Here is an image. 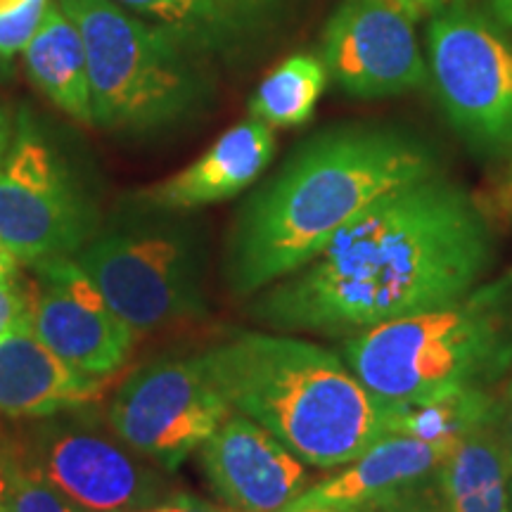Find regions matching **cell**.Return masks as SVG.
Instances as JSON below:
<instances>
[{
    "label": "cell",
    "instance_id": "obj_1",
    "mask_svg": "<svg viewBox=\"0 0 512 512\" xmlns=\"http://www.w3.org/2000/svg\"><path fill=\"white\" fill-rule=\"evenodd\" d=\"M491 256L482 209L434 174L361 211L311 264L273 283L254 316L280 330L358 335L460 302Z\"/></svg>",
    "mask_w": 512,
    "mask_h": 512
},
{
    "label": "cell",
    "instance_id": "obj_2",
    "mask_svg": "<svg viewBox=\"0 0 512 512\" xmlns=\"http://www.w3.org/2000/svg\"><path fill=\"white\" fill-rule=\"evenodd\" d=\"M434 174L430 147L394 128L320 133L242 209L228 259L233 290L249 294L297 273L370 204Z\"/></svg>",
    "mask_w": 512,
    "mask_h": 512
},
{
    "label": "cell",
    "instance_id": "obj_3",
    "mask_svg": "<svg viewBox=\"0 0 512 512\" xmlns=\"http://www.w3.org/2000/svg\"><path fill=\"white\" fill-rule=\"evenodd\" d=\"M200 363L233 411L304 465H349L389 434L387 403L342 358L311 342L245 332L204 351Z\"/></svg>",
    "mask_w": 512,
    "mask_h": 512
},
{
    "label": "cell",
    "instance_id": "obj_4",
    "mask_svg": "<svg viewBox=\"0 0 512 512\" xmlns=\"http://www.w3.org/2000/svg\"><path fill=\"white\" fill-rule=\"evenodd\" d=\"M344 363L384 403L486 387L512 366V323L501 287L382 323L344 342Z\"/></svg>",
    "mask_w": 512,
    "mask_h": 512
},
{
    "label": "cell",
    "instance_id": "obj_5",
    "mask_svg": "<svg viewBox=\"0 0 512 512\" xmlns=\"http://www.w3.org/2000/svg\"><path fill=\"white\" fill-rule=\"evenodd\" d=\"M83 38L93 124L155 131L195 110L204 86L195 55L117 0H57Z\"/></svg>",
    "mask_w": 512,
    "mask_h": 512
},
{
    "label": "cell",
    "instance_id": "obj_6",
    "mask_svg": "<svg viewBox=\"0 0 512 512\" xmlns=\"http://www.w3.org/2000/svg\"><path fill=\"white\" fill-rule=\"evenodd\" d=\"M74 261L136 335L204 313L200 254L178 230L102 235L79 249Z\"/></svg>",
    "mask_w": 512,
    "mask_h": 512
},
{
    "label": "cell",
    "instance_id": "obj_7",
    "mask_svg": "<svg viewBox=\"0 0 512 512\" xmlns=\"http://www.w3.org/2000/svg\"><path fill=\"white\" fill-rule=\"evenodd\" d=\"M427 72L451 124L486 150L512 145V38L463 3L427 29Z\"/></svg>",
    "mask_w": 512,
    "mask_h": 512
},
{
    "label": "cell",
    "instance_id": "obj_8",
    "mask_svg": "<svg viewBox=\"0 0 512 512\" xmlns=\"http://www.w3.org/2000/svg\"><path fill=\"white\" fill-rule=\"evenodd\" d=\"M95 209L48 140L19 114L0 162V247L19 264L74 256L93 240Z\"/></svg>",
    "mask_w": 512,
    "mask_h": 512
},
{
    "label": "cell",
    "instance_id": "obj_9",
    "mask_svg": "<svg viewBox=\"0 0 512 512\" xmlns=\"http://www.w3.org/2000/svg\"><path fill=\"white\" fill-rule=\"evenodd\" d=\"M230 411L200 356L159 358L121 384L107 420L126 446L164 470H176L200 451Z\"/></svg>",
    "mask_w": 512,
    "mask_h": 512
},
{
    "label": "cell",
    "instance_id": "obj_10",
    "mask_svg": "<svg viewBox=\"0 0 512 512\" xmlns=\"http://www.w3.org/2000/svg\"><path fill=\"white\" fill-rule=\"evenodd\" d=\"M27 465L88 512H133L169 496L155 465L81 418L41 425Z\"/></svg>",
    "mask_w": 512,
    "mask_h": 512
},
{
    "label": "cell",
    "instance_id": "obj_11",
    "mask_svg": "<svg viewBox=\"0 0 512 512\" xmlns=\"http://www.w3.org/2000/svg\"><path fill=\"white\" fill-rule=\"evenodd\" d=\"M328 79L354 98H389L427 81L415 17L396 0H342L323 31Z\"/></svg>",
    "mask_w": 512,
    "mask_h": 512
},
{
    "label": "cell",
    "instance_id": "obj_12",
    "mask_svg": "<svg viewBox=\"0 0 512 512\" xmlns=\"http://www.w3.org/2000/svg\"><path fill=\"white\" fill-rule=\"evenodd\" d=\"M31 330L67 366L110 377L131 354L136 332L110 309L74 256L36 261Z\"/></svg>",
    "mask_w": 512,
    "mask_h": 512
},
{
    "label": "cell",
    "instance_id": "obj_13",
    "mask_svg": "<svg viewBox=\"0 0 512 512\" xmlns=\"http://www.w3.org/2000/svg\"><path fill=\"white\" fill-rule=\"evenodd\" d=\"M200 465L214 494L240 512H283L309 482L302 460L238 411L200 446Z\"/></svg>",
    "mask_w": 512,
    "mask_h": 512
},
{
    "label": "cell",
    "instance_id": "obj_14",
    "mask_svg": "<svg viewBox=\"0 0 512 512\" xmlns=\"http://www.w3.org/2000/svg\"><path fill=\"white\" fill-rule=\"evenodd\" d=\"M451 448L453 444H430L403 434H387L361 458L349 463L347 470L306 489L283 512L392 508L425 489L427 482H437L439 467Z\"/></svg>",
    "mask_w": 512,
    "mask_h": 512
},
{
    "label": "cell",
    "instance_id": "obj_15",
    "mask_svg": "<svg viewBox=\"0 0 512 512\" xmlns=\"http://www.w3.org/2000/svg\"><path fill=\"white\" fill-rule=\"evenodd\" d=\"M105 380L67 366L31 328L0 344V413L8 418L69 413L98 401Z\"/></svg>",
    "mask_w": 512,
    "mask_h": 512
},
{
    "label": "cell",
    "instance_id": "obj_16",
    "mask_svg": "<svg viewBox=\"0 0 512 512\" xmlns=\"http://www.w3.org/2000/svg\"><path fill=\"white\" fill-rule=\"evenodd\" d=\"M273 152V128L259 119L242 121L223 133L195 164L157 185L150 202L176 211L228 200L256 181Z\"/></svg>",
    "mask_w": 512,
    "mask_h": 512
},
{
    "label": "cell",
    "instance_id": "obj_17",
    "mask_svg": "<svg viewBox=\"0 0 512 512\" xmlns=\"http://www.w3.org/2000/svg\"><path fill=\"white\" fill-rule=\"evenodd\" d=\"M128 12L162 29L190 55L228 50L283 8L285 0H117Z\"/></svg>",
    "mask_w": 512,
    "mask_h": 512
},
{
    "label": "cell",
    "instance_id": "obj_18",
    "mask_svg": "<svg viewBox=\"0 0 512 512\" xmlns=\"http://www.w3.org/2000/svg\"><path fill=\"white\" fill-rule=\"evenodd\" d=\"M512 453L494 420L453 444L437 472L444 512H512Z\"/></svg>",
    "mask_w": 512,
    "mask_h": 512
},
{
    "label": "cell",
    "instance_id": "obj_19",
    "mask_svg": "<svg viewBox=\"0 0 512 512\" xmlns=\"http://www.w3.org/2000/svg\"><path fill=\"white\" fill-rule=\"evenodd\" d=\"M22 55L29 79L38 91L72 119L93 124L86 46L76 24L57 0L48 3L41 27Z\"/></svg>",
    "mask_w": 512,
    "mask_h": 512
},
{
    "label": "cell",
    "instance_id": "obj_20",
    "mask_svg": "<svg viewBox=\"0 0 512 512\" xmlns=\"http://www.w3.org/2000/svg\"><path fill=\"white\" fill-rule=\"evenodd\" d=\"M491 411L494 394L484 387H460L418 401L387 403V430L430 444H456L489 420Z\"/></svg>",
    "mask_w": 512,
    "mask_h": 512
},
{
    "label": "cell",
    "instance_id": "obj_21",
    "mask_svg": "<svg viewBox=\"0 0 512 512\" xmlns=\"http://www.w3.org/2000/svg\"><path fill=\"white\" fill-rule=\"evenodd\" d=\"M328 83L323 62L313 55H292L256 88L249 112L268 126H299L311 119Z\"/></svg>",
    "mask_w": 512,
    "mask_h": 512
},
{
    "label": "cell",
    "instance_id": "obj_22",
    "mask_svg": "<svg viewBox=\"0 0 512 512\" xmlns=\"http://www.w3.org/2000/svg\"><path fill=\"white\" fill-rule=\"evenodd\" d=\"M5 508L8 512H88L72 498L64 496L57 486L50 484L43 475H38L27 463L19 467V475Z\"/></svg>",
    "mask_w": 512,
    "mask_h": 512
},
{
    "label": "cell",
    "instance_id": "obj_23",
    "mask_svg": "<svg viewBox=\"0 0 512 512\" xmlns=\"http://www.w3.org/2000/svg\"><path fill=\"white\" fill-rule=\"evenodd\" d=\"M50 0H29L27 5L8 15H0V55L12 60L17 53H24L29 41L41 27Z\"/></svg>",
    "mask_w": 512,
    "mask_h": 512
},
{
    "label": "cell",
    "instance_id": "obj_24",
    "mask_svg": "<svg viewBox=\"0 0 512 512\" xmlns=\"http://www.w3.org/2000/svg\"><path fill=\"white\" fill-rule=\"evenodd\" d=\"M34 318V290L19 280V275H10L0 283V344L17 332L31 328Z\"/></svg>",
    "mask_w": 512,
    "mask_h": 512
},
{
    "label": "cell",
    "instance_id": "obj_25",
    "mask_svg": "<svg viewBox=\"0 0 512 512\" xmlns=\"http://www.w3.org/2000/svg\"><path fill=\"white\" fill-rule=\"evenodd\" d=\"M133 512H240V510L228 508V505L200 501V498H195V496H185V494L171 496L169 494L166 498H162V501L147 505V508L133 510Z\"/></svg>",
    "mask_w": 512,
    "mask_h": 512
},
{
    "label": "cell",
    "instance_id": "obj_26",
    "mask_svg": "<svg viewBox=\"0 0 512 512\" xmlns=\"http://www.w3.org/2000/svg\"><path fill=\"white\" fill-rule=\"evenodd\" d=\"M491 420L496 422L498 432L508 444L512 453V380L505 384L501 392L494 394V411H491Z\"/></svg>",
    "mask_w": 512,
    "mask_h": 512
},
{
    "label": "cell",
    "instance_id": "obj_27",
    "mask_svg": "<svg viewBox=\"0 0 512 512\" xmlns=\"http://www.w3.org/2000/svg\"><path fill=\"white\" fill-rule=\"evenodd\" d=\"M19 467H22V463L0 446V505L8 503L12 486H15V479L19 475Z\"/></svg>",
    "mask_w": 512,
    "mask_h": 512
},
{
    "label": "cell",
    "instance_id": "obj_28",
    "mask_svg": "<svg viewBox=\"0 0 512 512\" xmlns=\"http://www.w3.org/2000/svg\"><path fill=\"white\" fill-rule=\"evenodd\" d=\"M12 138H15V124H12L8 110L0 105V162H3V157L8 155Z\"/></svg>",
    "mask_w": 512,
    "mask_h": 512
},
{
    "label": "cell",
    "instance_id": "obj_29",
    "mask_svg": "<svg viewBox=\"0 0 512 512\" xmlns=\"http://www.w3.org/2000/svg\"><path fill=\"white\" fill-rule=\"evenodd\" d=\"M491 12H494L498 24L512 29V0H491Z\"/></svg>",
    "mask_w": 512,
    "mask_h": 512
},
{
    "label": "cell",
    "instance_id": "obj_30",
    "mask_svg": "<svg viewBox=\"0 0 512 512\" xmlns=\"http://www.w3.org/2000/svg\"><path fill=\"white\" fill-rule=\"evenodd\" d=\"M17 264L19 261L12 256L8 249L0 247V283H3L5 278H10V275L17 273Z\"/></svg>",
    "mask_w": 512,
    "mask_h": 512
},
{
    "label": "cell",
    "instance_id": "obj_31",
    "mask_svg": "<svg viewBox=\"0 0 512 512\" xmlns=\"http://www.w3.org/2000/svg\"><path fill=\"white\" fill-rule=\"evenodd\" d=\"M408 3H411L413 10L418 12V17H422V15H425V12L439 10L441 5L448 3V0H408Z\"/></svg>",
    "mask_w": 512,
    "mask_h": 512
},
{
    "label": "cell",
    "instance_id": "obj_32",
    "mask_svg": "<svg viewBox=\"0 0 512 512\" xmlns=\"http://www.w3.org/2000/svg\"><path fill=\"white\" fill-rule=\"evenodd\" d=\"M29 0H0V15H8V12H15L22 8V5H27Z\"/></svg>",
    "mask_w": 512,
    "mask_h": 512
},
{
    "label": "cell",
    "instance_id": "obj_33",
    "mask_svg": "<svg viewBox=\"0 0 512 512\" xmlns=\"http://www.w3.org/2000/svg\"><path fill=\"white\" fill-rule=\"evenodd\" d=\"M8 74H10V60H5V57L0 55V83L8 79Z\"/></svg>",
    "mask_w": 512,
    "mask_h": 512
},
{
    "label": "cell",
    "instance_id": "obj_34",
    "mask_svg": "<svg viewBox=\"0 0 512 512\" xmlns=\"http://www.w3.org/2000/svg\"><path fill=\"white\" fill-rule=\"evenodd\" d=\"M396 3H399V5H401V8L408 12V15H411V17H415V19H420V17H418V12H415V10H413V5H411V3H408V0H396Z\"/></svg>",
    "mask_w": 512,
    "mask_h": 512
},
{
    "label": "cell",
    "instance_id": "obj_35",
    "mask_svg": "<svg viewBox=\"0 0 512 512\" xmlns=\"http://www.w3.org/2000/svg\"><path fill=\"white\" fill-rule=\"evenodd\" d=\"M299 512H337V510H299Z\"/></svg>",
    "mask_w": 512,
    "mask_h": 512
},
{
    "label": "cell",
    "instance_id": "obj_36",
    "mask_svg": "<svg viewBox=\"0 0 512 512\" xmlns=\"http://www.w3.org/2000/svg\"><path fill=\"white\" fill-rule=\"evenodd\" d=\"M0 512H8V508H5V505H0Z\"/></svg>",
    "mask_w": 512,
    "mask_h": 512
},
{
    "label": "cell",
    "instance_id": "obj_37",
    "mask_svg": "<svg viewBox=\"0 0 512 512\" xmlns=\"http://www.w3.org/2000/svg\"><path fill=\"white\" fill-rule=\"evenodd\" d=\"M510 498H512V479H510Z\"/></svg>",
    "mask_w": 512,
    "mask_h": 512
}]
</instances>
